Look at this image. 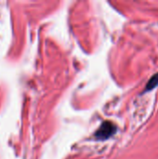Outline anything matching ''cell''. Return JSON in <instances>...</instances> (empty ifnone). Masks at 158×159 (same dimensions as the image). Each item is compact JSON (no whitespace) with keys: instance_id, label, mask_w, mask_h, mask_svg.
Returning <instances> with one entry per match:
<instances>
[{"instance_id":"cell-1","label":"cell","mask_w":158,"mask_h":159,"mask_svg":"<svg viewBox=\"0 0 158 159\" xmlns=\"http://www.w3.org/2000/svg\"><path fill=\"white\" fill-rule=\"evenodd\" d=\"M115 131H116V127L112 122L105 121L101 125L100 129L96 131L95 137L101 141L107 140L108 138L113 136L115 133Z\"/></svg>"},{"instance_id":"cell-2","label":"cell","mask_w":158,"mask_h":159,"mask_svg":"<svg viewBox=\"0 0 158 159\" xmlns=\"http://www.w3.org/2000/svg\"><path fill=\"white\" fill-rule=\"evenodd\" d=\"M158 86V74L156 75H155L154 76H152L151 77V79L148 81V84H147V86H146V88H145V90L146 91H149V90H151V89H155L156 87H157Z\"/></svg>"}]
</instances>
